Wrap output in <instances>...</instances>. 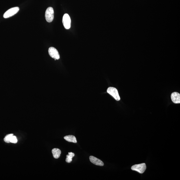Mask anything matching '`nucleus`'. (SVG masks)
I'll return each instance as SVG.
<instances>
[{
	"label": "nucleus",
	"mask_w": 180,
	"mask_h": 180,
	"mask_svg": "<svg viewBox=\"0 0 180 180\" xmlns=\"http://www.w3.org/2000/svg\"><path fill=\"white\" fill-rule=\"evenodd\" d=\"M90 159L91 162L95 165L100 166H104L103 162L101 160L94 157V156H90Z\"/></svg>",
	"instance_id": "nucleus-7"
},
{
	"label": "nucleus",
	"mask_w": 180,
	"mask_h": 180,
	"mask_svg": "<svg viewBox=\"0 0 180 180\" xmlns=\"http://www.w3.org/2000/svg\"><path fill=\"white\" fill-rule=\"evenodd\" d=\"M54 10L53 8L49 7L47 9L45 13V18L47 22L51 23L53 20Z\"/></svg>",
	"instance_id": "nucleus-1"
},
{
	"label": "nucleus",
	"mask_w": 180,
	"mask_h": 180,
	"mask_svg": "<svg viewBox=\"0 0 180 180\" xmlns=\"http://www.w3.org/2000/svg\"><path fill=\"white\" fill-rule=\"evenodd\" d=\"M10 142L14 143V144H16L17 142V140L16 136L14 135L12 136L10 138Z\"/></svg>",
	"instance_id": "nucleus-13"
},
{
	"label": "nucleus",
	"mask_w": 180,
	"mask_h": 180,
	"mask_svg": "<svg viewBox=\"0 0 180 180\" xmlns=\"http://www.w3.org/2000/svg\"><path fill=\"white\" fill-rule=\"evenodd\" d=\"M19 8L18 7L13 8L8 10L3 15L4 18H6L14 16L18 12Z\"/></svg>",
	"instance_id": "nucleus-4"
},
{
	"label": "nucleus",
	"mask_w": 180,
	"mask_h": 180,
	"mask_svg": "<svg viewBox=\"0 0 180 180\" xmlns=\"http://www.w3.org/2000/svg\"><path fill=\"white\" fill-rule=\"evenodd\" d=\"M71 19L68 14H65L62 19V23L65 29H68L71 27Z\"/></svg>",
	"instance_id": "nucleus-5"
},
{
	"label": "nucleus",
	"mask_w": 180,
	"mask_h": 180,
	"mask_svg": "<svg viewBox=\"0 0 180 180\" xmlns=\"http://www.w3.org/2000/svg\"><path fill=\"white\" fill-rule=\"evenodd\" d=\"M14 135L13 134H8L6 135L5 137L4 138V141L6 143H9L10 142V140L11 138L12 137V136Z\"/></svg>",
	"instance_id": "nucleus-12"
},
{
	"label": "nucleus",
	"mask_w": 180,
	"mask_h": 180,
	"mask_svg": "<svg viewBox=\"0 0 180 180\" xmlns=\"http://www.w3.org/2000/svg\"><path fill=\"white\" fill-rule=\"evenodd\" d=\"M74 153L72 152L68 153V155L66 156V162L68 163H70L72 161L73 158L74 157Z\"/></svg>",
	"instance_id": "nucleus-11"
},
{
	"label": "nucleus",
	"mask_w": 180,
	"mask_h": 180,
	"mask_svg": "<svg viewBox=\"0 0 180 180\" xmlns=\"http://www.w3.org/2000/svg\"><path fill=\"white\" fill-rule=\"evenodd\" d=\"M52 153H53V157L55 159H57L60 157L61 151L59 149L55 148L52 150Z\"/></svg>",
	"instance_id": "nucleus-9"
},
{
	"label": "nucleus",
	"mask_w": 180,
	"mask_h": 180,
	"mask_svg": "<svg viewBox=\"0 0 180 180\" xmlns=\"http://www.w3.org/2000/svg\"><path fill=\"white\" fill-rule=\"evenodd\" d=\"M171 99L173 103H180V94L177 92H173L171 95Z\"/></svg>",
	"instance_id": "nucleus-8"
},
{
	"label": "nucleus",
	"mask_w": 180,
	"mask_h": 180,
	"mask_svg": "<svg viewBox=\"0 0 180 180\" xmlns=\"http://www.w3.org/2000/svg\"><path fill=\"white\" fill-rule=\"evenodd\" d=\"M49 53L52 58L55 60H59L60 55L57 50L53 47H50L49 49Z\"/></svg>",
	"instance_id": "nucleus-6"
},
{
	"label": "nucleus",
	"mask_w": 180,
	"mask_h": 180,
	"mask_svg": "<svg viewBox=\"0 0 180 180\" xmlns=\"http://www.w3.org/2000/svg\"><path fill=\"white\" fill-rule=\"evenodd\" d=\"M146 168V165L145 163L136 164L131 167L132 170L136 171L140 173H144Z\"/></svg>",
	"instance_id": "nucleus-2"
},
{
	"label": "nucleus",
	"mask_w": 180,
	"mask_h": 180,
	"mask_svg": "<svg viewBox=\"0 0 180 180\" xmlns=\"http://www.w3.org/2000/svg\"><path fill=\"white\" fill-rule=\"evenodd\" d=\"M64 139L69 142L75 143H77V140L75 136L72 135L67 136H64Z\"/></svg>",
	"instance_id": "nucleus-10"
},
{
	"label": "nucleus",
	"mask_w": 180,
	"mask_h": 180,
	"mask_svg": "<svg viewBox=\"0 0 180 180\" xmlns=\"http://www.w3.org/2000/svg\"><path fill=\"white\" fill-rule=\"evenodd\" d=\"M107 92L108 94L111 95L117 101L120 100V98L119 95L118 90L116 88L112 87L108 88Z\"/></svg>",
	"instance_id": "nucleus-3"
}]
</instances>
